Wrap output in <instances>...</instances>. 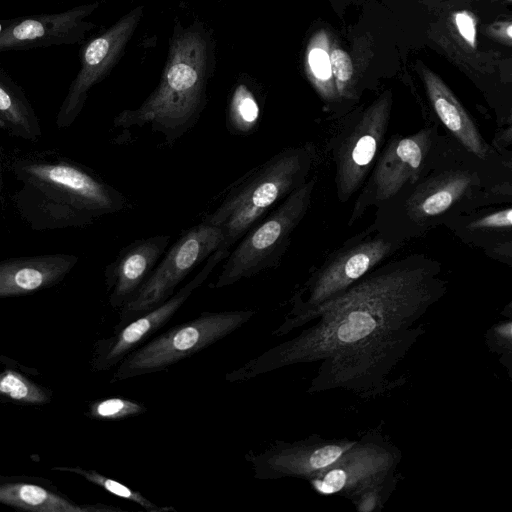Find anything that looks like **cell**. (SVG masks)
Returning a JSON list of instances; mask_svg holds the SVG:
<instances>
[{
	"label": "cell",
	"mask_w": 512,
	"mask_h": 512,
	"mask_svg": "<svg viewBox=\"0 0 512 512\" xmlns=\"http://www.w3.org/2000/svg\"><path fill=\"white\" fill-rule=\"evenodd\" d=\"M442 136L439 124L434 122L411 134H394L385 141L359 190L347 226L354 225L368 209L378 207L416 179L432 157Z\"/></svg>",
	"instance_id": "11"
},
{
	"label": "cell",
	"mask_w": 512,
	"mask_h": 512,
	"mask_svg": "<svg viewBox=\"0 0 512 512\" xmlns=\"http://www.w3.org/2000/svg\"><path fill=\"white\" fill-rule=\"evenodd\" d=\"M357 439H327L317 434L287 442L275 440L265 448L248 451L244 458L258 480H308L324 471L348 451Z\"/></svg>",
	"instance_id": "14"
},
{
	"label": "cell",
	"mask_w": 512,
	"mask_h": 512,
	"mask_svg": "<svg viewBox=\"0 0 512 512\" xmlns=\"http://www.w3.org/2000/svg\"><path fill=\"white\" fill-rule=\"evenodd\" d=\"M331 33L319 29L310 38L305 51V73L312 87L335 119L342 117L341 106L332 74L329 48Z\"/></svg>",
	"instance_id": "24"
},
{
	"label": "cell",
	"mask_w": 512,
	"mask_h": 512,
	"mask_svg": "<svg viewBox=\"0 0 512 512\" xmlns=\"http://www.w3.org/2000/svg\"><path fill=\"white\" fill-rule=\"evenodd\" d=\"M58 470H67L74 473H77L87 479L89 482H92L107 492L117 496L119 498L128 500L133 502L139 506H141L147 512H176V509L173 506H159L154 502L150 501L146 498L142 493L136 491L117 480L106 477L96 471L93 470H85L79 467L74 468H57Z\"/></svg>",
	"instance_id": "26"
},
{
	"label": "cell",
	"mask_w": 512,
	"mask_h": 512,
	"mask_svg": "<svg viewBox=\"0 0 512 512\" xmlns=\"http://www.w3.org/2000/svg\"><path fill=\"white\" fill-rule=\"evenodd\" d=\"M98 6L99 2H93L58 13L1 21L0 52L78 43L94 27L88 18Z\"/></svg>",
	"instance_id": "15"
},
{
	"label": "cell",
	"mask_w": 512,
	"mask_h": 512,
	"mask_svg": "<svg viewBox=\"0 0 512 512\" xmlns=\"http://www.w3.org/2000/svg\"><path fill=\"white\" fill-rule=\"evenodd\" d=\"M417 71L431 107L448 135L483 160L512 161L511 157L501 155L486 142L471 115L438 74L420 61L417 64Z\"/></svg>",
	"instance_id": "18"
},
{
	"label": "cell",
	"mask_w": 512,
	"mask_h": 512,
	"mask_svg": "<svg viewBox=\"0 0 512 512\" xmlns=\"http://www.w3.org/2000/svg\"><path fill=\"white\" fill-rule=\"evenodd\" d=\"M405 244L387 239L372 224L330 252L290 298V309L272 332L282 337L304 327L313 313L346 291Z\"/></svg>",
	"instance_id": "6"
},
{
	"label": "cell",
	"mask_w": 512,
	"mask_h": 512,
	"mask_svg": "<svg viewBox=\"0 0 512 512\" xmlns=\"http://www.w3.org/2000/svg\"><path fill=\"white\" fill-rule=\"evenodd\" d=\"M229 252L230 249L220 246L207 258L204 267L171 297L116 329V334L101 344L97 365L108 369L119 364L129 353L145 343L169 322L217 264L226 259Z\"/></svg>",
	"instance_id": "16"
},
{
	"label": "cell",
	"mask_w": 512,
	"mask_h": 512,
	"mask_svg": "<svg viewBox=\"0 0 512 512\" xmlns=\"http://www.w3.org/2000/svg\"><path fill=\"white\" fill-rule=\"evenodd\" d=\"M316 159L312 142L282 149L235 184L203 222L219 227L224 233L221 246L230 249L275 204L308 180Z\"/></svg>",
	"instance_id": "5"
},
{
	"label": "cell",
	"mask_w": 512,
	"mask_h": 512,
	"mask_svg": "<svg viewBox=\"0 0 512 512\" xmlns=\"http://www.w3.org/2000/svg\"><path fill=\"white\" fill-rule=\"evenodd\" d=\"M393 101V92L387 89L366 106L336 119L326 149L334 165L340 203H347L365 183L385 143Z\"/></svg>",
	"instance_id": "8"
},
{
	"label": "cell",
	"mask_w": 512,
	"mask_h": 512,
	"mask_svg": "<svg viewBox=\"0 0 512 512\" xmlns=\"http://www.w3.org/2000/svg\"><path fill=\"white\" fill-rule=\"evenodd\" d=\"M212 49L208 35L198 27L175 32L156 89L136 109L114 118L116 127L150 125L172 145L198 120L206 103Z\"/></svg>",
	"instance_id": "4"
},
{
	"label": "cell",
	"mask_w": 512,
	"mask_h": 512,
	"mask_svg": "<svg viewBox=\"0 0 512 512\" xmlns=\"http://www.w3.org/2000/svg\"><path fill=\"white\" fill-rule=\"evenodd\" d=\"M0 394L27 403L46 401V395L39 387L13 370L0 373Z\"/></svg>",
	"instance_id": "28"
},
{
	"label": "cell",
	"mask_w": 512,
	"mask_h": 512,
	"mask_svg": "<svg viewBox=\"0 0 512 512\" xmlns=\"http://www.w3.org/2000/svg\"><path fill=\"white\" fill-rule=\"evenodd\" d=\"M142 15V6L134 8L84 45L80 54V69L57 114L58 128H67L74 123L91 88L101 82L118 62Z\"/></svg>",
	"instance_id": "13"
},
{
	"label": "cell",
	"mask_w": 512,
	"mask_h": 512,
	"mask_svg": "<svg viewBox=\"0 0 512 512\" xmlns=\"http://www.w3.org/2000/svg\"><path fill=\"white\" fill-rule=\"evenodd\" d=\"M69 254L20 257L0 261V297L34 292L60 281L77 263Z\"/></svg>",
	"instance_id": "21"
},
{
	"label": "cell",
	"mask_w": 512,
	"mask_h": 512,
	"mask_svg": "<svg viewBox=\"0 0 512 512\" xmlns=\"http://www.w3.org/2000/svg\"><path fill=\"white\" fill-rule=\"evenodd\" d=\"M170 242L169 235L136 240L126 246L106 269L110 303L123 307L153 270Z\"/></svg>",
	"instance_id": "20"
},
{
	"label": "cell",
	"mask_w": 512,
	"mask_h": 512,
	"mask_svg": "<svg viewBox=\"0 0 512 512\" xmlns=\"http://www.w3.org/2000/svg\"><path fill=\"white\" fill-rule=\"evenodd\" d=\"M512 325L511 318L501 320L494 324L486 334L487 345L491 351L499 355L502 364L511 370V353H512Z\"/></svg>",
	"instance_id": "29"
},
{
	"label": "cell",
	"mask_w": 512,
	"mask_h": 512,
	"mask_svg": "<svg viewBox=\"0 0 512 512\" xmlns=\"http://www.w3.org/2000/svg\"><path fill=\"white\" fill-rule=\"evenodd\" d=\"M8 170L18 183L11 198L33 226H85L126 204L116 189L62 158H18Z\"/></svg>",
	"instance_id": "3"
},
{
	"label": "cell",
	"mask_w": 512,
	"mask_h": 512,
	"mask_svg": "<svg viewBox=\"0 0 512 512\" xmlns=\"http://www.w3.org/2000/svg\"><path fill=\"white\" fill-rule=\"evenodd\" d=\"M461 242L512 266V207L494 205L456 217L445 224Z\"/></svg>",
	"instance_id": "19"
},
{
	"label": "cell",
	"mask_w": 512,
	"mask_h": 512,
	"mask_svg": "<svg viewBox=\"0 0 512 512\" xmlns=\"http://www.w3.org/2000/svg\"><path fill=\"white\" fill-rule=\"evenodd\" d=\"M0 503L37 512H122L118 507L96 504L79 506L45 488L28 483L0 485Z\"/></svg>",
	"instance_id": "23"
},
{
	"label": "cell",
	"mask_w": 512,
	"mask_h": 512,
	"mask_svg": "<svg viewBox=\"0 0 512 512\" xmlns=\"http://www.w3.org/2000/svg\"><path fill=\"white\" fill-rule=\"evenodd\" d=\"M477 22L468 10L450 11L442 14L429 31L432 41L473 80L493 73L500 56L497 51L479 49Z\"/></svg>",
	"instance_id": "17"
},
{
	"label": "cell",
	"mask_w": 512,
	"mask_h": 512,
	"mask_svg": "<svg viewBox=\"0 0 512 512\" xmlns=\"http://www.w3.org/2000/svg\"><path fill=\"white\" fill-rule=\"evenodd\" d=\"M401 450L374 430L366 432L335 463L307 481L321 495H340L358 512L380 511L398 482Z\"/></svg>",
	"instance_id": "7"
},
{
	"label": "cell",
	"mask_w": 512,
	"mask_h": 512,
	"mask_svg": "<svg viewBox=\"0 0 512 512\" xmlns=\"http://www.w3.org/2000/svg\"><path fill=\"white\" fill-rule=\"evenodd\" d=\"M260 117V105L252 90L245 84L237 85L227 109L226 125L229 132L249 135L257 129Z\"/></svg>",
	"instance_id": "25"
},
{
	"label": "cell",
	"mask_w": 512,
	"mask_h": 512,
	"mask_svg": "<svg viewBox=\"0 0 512 512\" xmlns=\"http://www.w3.org/2000/svg\"><path fill=\"white\" fill-rule=\"evenodd\" d=\"M448 291L442 264L410 254L376 266L322 305L306 328L225 375L242 382L290 365L319 363L309 394L344 390L374 398L425 333L421 322Z\"/></svg>",
	"instance_id": "1"
},
{
	"label": "cell",
	"mask_w": 512,
	"mask_h": 512,
	"mask_svg": "<svg viewBox=\"0 0 512 512\" xmlns=\"http://www.w3.org/2000/svg\"><path fill=\"white\" fill-rule=\"evenodd\" d=\"M507 2H511L512 0H506Z\"/></svg>",
	"instance_id": "32"
},
{
	"label": "cell",
	"mask_w": 512,
	"mask_h": 512,
	"mask_svg": "<svg viewBox=\"0 0 512 512\" xmlns=\"http://www.w3.org/2000/svg\"><path fill=\"white\" fill-rule=\"evenodd\" d=\"M223 242V231L203 221L183 233L131 299L121 307L120 323L116 329L171 297L178 284Z\"/></svg>",
	"instance_id": "12"
},
{
	"label": "cell",
	"mask_w": 512,
	"mask_h": 512,
	"mask_svg": "<svg viewBox=\"0 0 512 512\" xmlns=\"http://www.w3.org/2000/svg\"><path fill=\"white\" fill-rule=\"evenodd\" d=\"M330 1H331V3H332V5H333V6H336V1H337V0H330Z\"/></svg>",
	"instance_id": "31"
},
{
	"label": "cell",
	"mask_w": 512,
	"mask_h": 512,
	"mask_svg": "<svg viewBox=\"0 0 512 512\" xmlns=\"http://www.w3.org/2000/svg\"><path fill=\"white\" fill-rule=\"evenodd\" d=\"M146 411L147 407L142 402L125 397H110L93 403L90 415L102 420H123Z\"/></svg>",
	"instance_id": "27"
},
{
	"label": "cell",
	"mask_w": 512,
	"mask_h": 512,
	"mask_svg": "<svg viewBox=\"0 0 512 512\" xmlns=\"http://www.w3.org/2000/svg\"><path fill=\"white\" fill-rule=\"evenodd\" d=\"M0 128L11 136L38 141L41 127L24 91L0 68Z\"/></svg>",
	"instance_id": "22"
},
{
	"label": "cell",
	"mask_w": 512,
	"mask_h": 512,
	"mask_svg": "<svg viewBox=\"0 0 512 512\" xmlns=\"http://www.w3.org/2000/svg\"><path fill=\"white\" fill-rule=\"evenodd\" d=\"M256 313L252 309L202 312L129 353L119 363L114 381L166 370L230 335L249 322Z\"/></svg>",
	"instance_id": "10"
},
{
	"label": "cell",
	"mask_w": 512,
	"mask_h": 512,
	"mask_svg": "<svg viewBox=\"0 0 512 512\" xmlns=\"http://www.w3.org/2000/svg\"><path fill=\"white\" fill-rule=\"evenodd\" d=\"M482 34L508 48L512 46V21L497 20L484 27Z\"/></svg>",
	"instance_id": "30"
},
{
	"label": "cell",
	"mask_w": 512,
	"mask_h": 512,
	"mask_svg": "<svg viewBox=\"0 0 512 512\" xmlns=\"http://www.w3.org/2000/svg\"><path fill=\"white\" fill-rule=\"evenodd\" d=\"M316 178L308 179L290 193L264 220L249 229L232 252L213 284L230 286L266 269L277 267L285 254L293 232L311 206Z\"/></svg>",
	"instance_id": "9"
},
{
	"label": "cell",
	"mask_w": 512,
	"mask_h": 512,
	"mask_svg": "<svg viewBox=\"0 0 512 512\" xmlns=\"http://www.w3.org/2000/svg\"><path fill=\"white\" fill-rule=\"evenodd\" d=\"M512 161H487L443 134L416 179L375 208L372 226L406 244L469 212L512 201Z\"/></svg>",
	"instance_id": "2"
}]
</instances>
